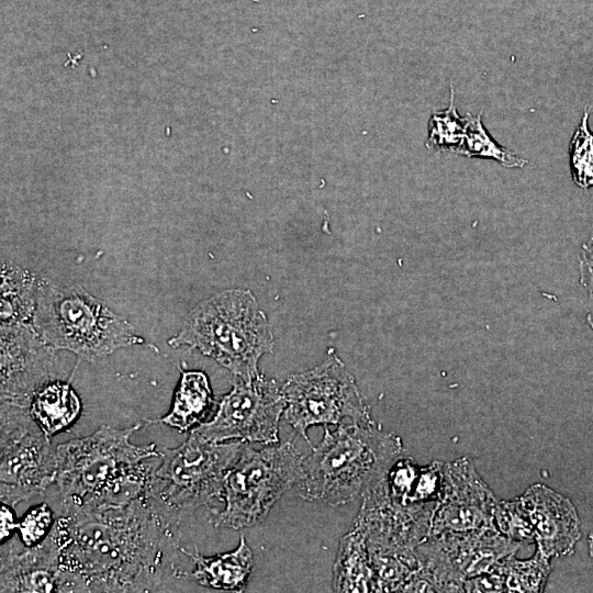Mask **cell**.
Here are the masks:
<instances>
[{
  "mask_svg": "<svg viewBox=\"0 0 593 593\" xmlns=\"http://www.w3.org/2000/svg\"><path fill=\"white\" fill-rule=\"evenodd\" d=\"M153 500L148 490L123 504L63 508L51 528L60 549L57 592H153L180 577V547Z\"/></svg>",
  "mask_w": 593,
  "mask_h": 593,
  "instance_id": "obj_1",
  "label": "cell"
},
{
  "mask_svg": "<svg viewBox=\"0 0 593 593\" xmlns=\"http://www.w3.org/2000/svg\"><path fill=\"white\" fill-rule=\"evenodd\" d=\"M141 425L101 426L90 436L55 448L56 479L63 508L91 504H123L149 490L153 467L159 458L155 444L135 445L130 438Z\"/></svg>",
  "mask_w": 593,
  "mask_h": 593,
  "instance_id": "obj_2",
  "label": "cell"
},
{
  "mask_svg": "<svg viewBox=\"0 0 593 593\" xmlns=\"http://www.w3.org/2000/svg\"><path fill=\"white\" fill-rule=\"evenodd\" d=\"M403 449L402 440L371 424L324 427V436L303 457L299 494L310 502L340 506L363 495L388 473Z\"/></svg>",
  "mask_w": 593,
  "mask_h": 593,
  "instance_id": "obj_3",
  "label": "cell"
},
{
  "mask_svg": "<svg viewBox=\"0 0 593 593\" xmlns=\"http://www.w3.org/2000/svg\"><path fill=\"white\" fill-rule=\"evenodd\" d=\"M168 345L197 349L234 377L250 380L260 374L258 362L271 353L273 335L251 291L228 289L198 303Z\"/></svg>",
  "mask_w": 593,
  "mask_h": 593,
  "instance_id": "obj_4",
  "label": "cell"
},
{
  "mask_svg": "<svg viewBox=\"0 0 593 593\" xmlns=\"http://www.w3.org/2000/svg\"><path fill=\"white\" fill-rule=\"evenodd\" d=\"M32 325L55 350L94 361L119 348L144 345L131 323L76 283L42 278L36 283Z\"/></svg>",
  "mask_w": 593,
  "mask_h": 593,
  "instance_id": "obj_5",
  "label": "cell"
},
{
  "mask_svg": "<svg viewBox=\"0 0 593 593\" xmlns=\"http://www.w3.org/2000/svg\"><path fill=\"white\" fill-rule=\"evenodd\" d=\"M303 456L290 441L253 448L245 443L226 472L221 511L214 526L243 529L262 522L280 496L296 484Z\"/></svg>",
  "mask_w": 593,
  "mask_h": 593,
  "instance_id": "obj_6",
  "label": "cell"
},
{
  "mask_svg": "<svg viewBox=\"0 0 593 593\" xmlns=\"http://www.w3.org/2000/svg\"><path fill=\"white\" fill-rule=\"evenodd\" d=\"M246 441L213 443L191 430L176 448L159 450L160 463L153 469L149 493L177 512L223 503L224 480Z\"/></svg>",
  "mask_w": 593,
  "mask_h": 593,
  "instance_id": "obj_7",
  "label": "cell"
},
{
  "mask_svg": "<svg viewBox=\"0 0 593 593\" xmlns=\"http://www.w3.org/2000/svg\"><path fill=\"white\" fill-rule=\"evenodd\" d=\"M281 391L286 399L282 417L309 445L307 429L313 425H339L345 418L373 423L354 376L333 348L321 365L291 374Z\"/></svg>",
  "mask_w": 593,
  "mask_h": 593,
  "instance_id": "obj_8",
  "label": "cell"
},
{
  "mask_svg": "<svg viewBox=\"0 0 593 593\" xmlns=\"http://www.w3.org/2000/svg\"><path fill=\"white\" fill-rule=\"evenodd\" d=\"M521 544L494 526L429 535L416 547L419 570L411 592H463V583L515 553Z\"/></svg>",
  "mask_w": 593,
  "mask_h": 593,
  "instance_id": "obj_9",
  "label": "cell"
},
{
  "mask_svg": "<svg viewBox=\"0 0 593 593\" xmlns=\"http://www.w3.org/2000/svg\"><path fill=\"white\" fill-rule=\"evenodd\" d=\"M0 412V500L13 507L55 482L56 455L29 407L1 403Z\"/></svg>",
  "mask_w": 593,
  "mask_h": 593,
  "instance_id": "obj_10",
  "label": "cell"
},
{
  "mask_svg": "<svg viewBox=\"0 0 593 593\" xmlns=\"http://www.w3.org/2000/svg\"><path fill=\"white\" fill-rule=\"evenodd\" d=\"M284 409L286 399L275 380L262 374L250 380L235 377L232 390L222 396L213 418L191 430L213 443L278 444Z\"/></svg>",
  "mask_w": 593,
  "mask_h": 593,
  "instance_id": "obj_11",
  "label": "cell"
},
{
  "mask_svg": "<svg viewBox=\"0 0 593 593\" xmlns=\"http://www.w3.org/2000/svg\"><path fill=\"white\" fill-rule=\"evenodd\" d=\"M496 503L493 492L469 458L447 462L444 465L441 492L433 511L429 535L494 526Z\"/></svg>",
  "mask_w": 593,
  "mask_h": 593,
  "instance_id": "obj_12",
  "label": "cell"
},
{
  "mask_svg": "<svg viewBox=\"0 0 593 593\" xmlns=\"http://www.w3.org/2000/svg\"><path fill=\"white\" fill-rule=\"evenodd\" d=\"M55 349L29 323L1 324V403L29 407L53 379Z\"/></svg>",
  "mask_w": 593,
  "mask_h": 593,
  "instance_id": "obj_13",
  "label": "cell"
},
{
  "mask_svg": "<svg viewBox=\"0 0 593 593\" xmlns=\"http://www.w3.org/2000/svg\"><path fill=\"white\" fill-rule=\"evenodd\" d=\"M535 533V545L549 559L572 555L581 538L580 517L572 501L535 483L518 496Z\"/></svg>",
  "mask_w": 593,
  "mask_h": 593,
  "instance_id": "obj_14",
  "label": "cell"
},
{
  "mask_svg": "<svg viewBox=\"0 0 593 593\" xmlns=\"http://www.w3.org/2000/svg\"><path fill=\"white\" fill-rule=\"evenodd\" d=\"M59 545L52 529L38 544L2 547L0 591L2 593H47L58 591Z\"/></svg>",
  "mask_w": 593,
  "mask_h": 593,
  "instance_id": "obj_15",
  "label": "cell"
},
{
  "mask_svg": "<svg viewBox=\"0 0 593 593\" xmlns=\"http://www.w3.org/2000/svg\"><path fill=\"white\" fill-rule=\"evenodd\" d=\"M193 564L191 578L199 584L214 590L242 592L246 588L253 569V553L245 538L240 536L238 546L228 552L204 557L180 547Z\"/></svg>",
  "mask_w": 593,
  "mask_h": 593,
  "instance_id": "obj_16",
  "label": "cell"
},
{
  "mask_svg": "<svg viewBox=\"0 0 593 593\" xmlns=\"http://www.w3.org/2000/svg\"><path fill=\"white\" fill-rule=\"evenodd\" d=\"M29 410L51 439L77 421L81 413V402L69 383L52 380L34 393Z\"/></svg>",
  "mask_w": 593,
  "mask_h": 593,
  "instance_id": "obj_17",
  "label": "cell"
},
{
  "mask_svg": "<svg viewBox=\"0 0 593 593\" xmlns=\"http://www.w3.org/2000/svg\"><path fill=\"white\" fill-rule=\"evenodd\" d=\"M214 402L208 376L198 370H182L170 411L159 419L183 433L193 429L206 416Z\"/></svg>",
  "mask_w": 593,
  "mask_h": 593,
  "instance_id": "obj_18",
  "label": "cell"
},
{
  "mask_svg": "<svg viewBox=\"0 0 593 593\" xmlns=\"http://www.w3.org/2000/svg\"><path fill=\"white\" fill-rule=\"evenodd\" d=\"M335 592H372V569L366 539L354 524L340 539L333 572Z\"/></svg>",
  "mask_w": 593,
  "mask_h": 593,
  "instance_id": "obj_19",
  "label": "cell"
},
{
  "mask_svg": "<svg viewBox=\"0 0 593 593\" xmlns=\"http://www.w3.org/2000/svg\"><path fill=\"white\" fill-rule=\"evenodd\" d=\"M1 276V322L32 321L37 280L27 271L7 262H2Z\"/></svg>",
  "mask_w": 593,
  "mask_h": 593,
  "instance_id": "obj_20",
  "label": "cell"
},
{
  "mask_svg": "<svg viewBox=\"0 0 593 593\" xmlns=\"http://www.w3.org/2000/svg\"><path fill=\"white\" fill-rule=\"evenodd\" d=\"M549 558L538 548L528 559H517L515 553L499 560L492 568L500 575L504 592L537 593L545 590L551 572Z\"/></svg>",
  "mask_w": 593,
  "mask_h": 593,
  "instance_id": "obj_21",
  "label": "cell"
},
{
  "mask_svg": "<svg viewBox=\"0 0 593 593\" xmlns=\"http://www.w3.org/2000/svg\"><path fill=\"white\" fill-rule=\"evenodd\" d=\"M466 134L457 155L493 159L507 168H521L527 159L496 143L481 122V114L467 113Z\"/></svg>",
  "mask_w": 593,
  "mask_h": 593,
  "instance_id": "obj_22",
  "label": "cell"
},
{
  "mask_svg": "<svg viewBox=\"0 0 593 593\" xmlns=\"http://www.w3.org/2000/svg\"><path fill=\"white\" fill-rule=\"evenodd\" d=\"M454 94V88L450 86L449 107L432 114L426 146L457 154L466 134V118L458 114Z\"/></svg>",
  "mask_w": 593,
  "mask_h": 593,
  "instance_id": "obj_23",
  "label": "cell"
},
{
  "mask_svg": "<svg viewBox=\"0 0 593 593\" xmlns=\"http://www.w3.org/2000/svg\"><path fill=\"white\" fill-rule=\"evenodd\" d=\"M589 116L585 108L569 149L572 179L582 189L593 187V133L589 128Z\"/></svg>",
  "mask_w": 593,
  "mask_h": 593,
  "instance_id": "obj_24",
  "label": "cell"
},
{
  "mask_svg": "<svg viewBox=\"0 0 593 593\" xmlns=\"http://www.w3.org/2000/svg\"><path fill=\"white\" fill-rule=\"evenodd\" d=\"M493 523L508 539L523 545L535 544L533 526L518 497L497 501Z\"/></svg>",
  "mask_w": 593,
  "mask_h": 593,
  "instance_id": "obj_25",
  "label": "cell"
},
{
  "mask_svg": "<svg viewBox=\"0 0 593 593\" xmlns=\"http://www.w3.org/2000/svg\"><path fill=\"white\" fill-rule=\"evenodd\" d=\"M54 514L45 503L38 504L18 523L20 539L24 546L31 547L41 542L54 524Z\"/></svg>",
  "mask_w": 593,
  "mask_h": 593,
  "instance_id": "obj_26",
  "label": "cell"
},
{
  "mask_svg": "<svg viewBox=\"0 0 593 593\" xmlns=\"http://www.w3.org/2000/svg\"><path fill=\"white\" fill-rule=\"evenodd\" d=\"M580 282L593 298V234L582 245L579 254Z\"/></svg>",
  "mask_w": 593,
  "mask_h": 593,
  "instance_id": "obj_27",
  "label": "cell"
},
{
  "mask_svg": "<svg viewBox=\"0 0 593 593\" xmlns=\"http://www.w3.org/2000/svg\"><path fill=\"white\" fill-rule=\"evenodd\" d=\"M12 506L2 503L0 510V539L3 541L14 529L18 528V523L14 516Z\"/></svg>",
  "mask_w": 593,
  "mask_h": 593,
  "instance_id": "obj_28",
  "label": "cell"
},
{
  "mask_svg": "<svg viewBox=\"0 0 593 593\" xmlns=\"http://www.w3.org/2000/svg\"><path fill=\"white\" fill-rule=\"evenodd\" d=\"M589 552L590 556L593 558V534L589 536Z\"/></svg>",
  "mask_w": 593,
  "mask_h": 593,
  "instance_id": "obj_29",
  "label": "cell"
},
{
  "mask_svg": "<svg viewBox=\"0 0 593 593\" xmlns=\"http://www.w3.org/2000/svg\"><path fill=\"white\" fill-rule=\"evenodd\" d=\"M586 320L590 327L593 329V311L588 314Z\"/></svg>",
  "mask_w": 593,
  "mask_h": 593,
  "instance_id": "obj_30",
  "label": "cell"
}]
</instances>
